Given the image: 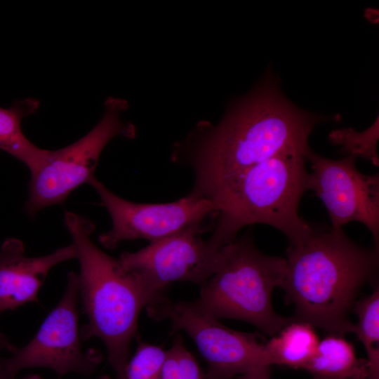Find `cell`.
Here are the masks:
<instances>
[{"mask_svg": "<svg viewBox=\"0 0 379 379\" xmlns=\"http://www.w3.org/2000/svg\"><path fill=\"white\" fill-rule=\"evenodd\" d=\"M0 348L13 353L18 347H15L2 333L0 332Z\"/></svg>", "mask_w": 379, "mask_h": 379, "instance_id": "cell-21", "label": "cell"}, {"mask_svg": "<svg viewBox=\"0 0 379 379\" xmlns=\"http://www.w3.org/2000/svg\"><path fill=\"white\" fill-rule=\"evenodd\" d=\"M206 228L209 227H194L149 242L138 251L124 252L119 260L156 300L175 281L201 286L219 270L223 261L222 248L202 239Z\"/></svg>", "mask_w": 379, "mask_h": 379, "instance_id": "cell-9", "label": "cell"}, {"mask_svg": "<svg viewBox=\"0 0 379 379\" xmlns=\"http://www.w3.org/2000/svg\"><path fill=\"white\" fill-rule=\"evenodd\" d=\"M137 348L133 356L114 377L104 375L100 379H159L166 351L135 336Z\"/></svg>", "mask_w": 379, "mask_h": 379, "instance_id": "cell-18", "label": "cell"}, {"mask_svg": "<svg viewBox=\"0 0 379 379\" xmlns=\"http://www.w3.org/2000/svg\"><path fill=\"white\" fill-rule=\"evenodd\" d=\"M0 379H15V378H11L5 377L0 375ZM22 379H42V378L38 375H29L23 378Z\"/></svg>", "mask_w": 379, "mask_h": 379, "instance_id": "cell-22", "label": "cell"}, {"mask_svg": "<svg viewBox=\"0 0 379 379\" xmlns=\"http://www.w3.org/2000/svg\"><path fill=\"white\" fill-rule=\"evenodd\" d=\"M307 150L279 154L244 171L217 191L208 199L215 221L208 241L222 248L237 238L243 227L254 224L277 229L290 245L310 237L316 229L298 214L307 190Z\"/></svg>", "mask_w": 379, "mask_h": 379, "instance_id": "cell-3", "label": "cell"}, {"mask_svg": "<svg viewBox=\"0 0 379 379\" xmlns=\"http://www.w3.org/2000/svg\"><path fill=\"white\" fill-rule=\"evenodd\" d=\"M353 312L357 317L354 333L364 345L369 366L368 379H379V289L357 300Z\"/></svg>", "mask_w": 379, "mask_h": 379, "instance_id": "cell-16", "label": "cell"}, {"mask_svg": "<svg viewBox=\"0 0 379 379\" xmlns=\"http://www.w3.org/2000/svg\"><path fill=\"white\" fill-rule=\"evenodd\" d=\"M281 288L294 305V320L328 333H354L350 315L362 288L375 283L379 248H365L343 229L315 231L303 241L289 245Z\"/></svg>", "mask_w": 379, "mask_h": 379, "instance_id": "cell-2", "label": "cell"}, {"mask_svg": "<svg viewBox=\"0 0 379 379\" xmlns=\"http://www.w3.org/2000/svg\"><path fill=\"white\" fill-rule=\"evenodd\" d=\"M88 184L96 191L100 204L111 217V230L99 236L100 244L108 249L116 248L126 240L147 239L152 242L203 226L206 217L214 213L209 201L191 192L172 202L140 204L119 197L95 177Z\"/></svg>", "mask_w": 379, "mask_h": 379, "instance_id": "cell-10", "label": "cell"}, {"mask_svg": "<svg viewBox=\"0 0 379 379\" xmlns=\"http://www.w3.org/2000/svg\"><path fill=\"white\" fill-rule=\"evenodd\" d=\"M127 102L108 98L103 117L97 125L75 142L57 150H48L40 166L30 173L25 211L34 217L40 210L62 204L70 193L95 177L101 152L117 136L133 138L135 128L124 122L120 113Z\"/></svg>", "mask_w": 379, "mask_h": 379, "instance_id": "cell-6", "label": "cell"}, {"mask_svg": "<svg viewBox=\"0 0 379 379\" xmlns=\"http://www.w3.org/2000/svg\"><path fill=\"white\" fill-rule=\"evenodd\" d=\"M74 245L39 257H27L22 241L6 239L0 246V313L37 302V293L56 265L76 258Z\"/></svg>", "mask_w": 379, "mask_h": 379, "instance_id": "cell-12", "label": "cell"}, {"mask_svg": "<svg viewBox=\"0 0 379 379\" xmlns=\"http://www.w3.org/2000/svg\"><path fill=\"white\" fill-rule=\"evenodd\" d=\"M312 379H368L366 359L356 355L354 345L344 335L328 333L320 340L313 357L303 368Z\"/></svg>", "mask_w": 379, "mask_h": 379, "instance_id": "cell-13", "label": "cell"}, {"mask_svg": "<svg viewBox=\"0 0 379 379\" xmlns=\"http://www.w3.org/2000/svg\"><path fill=\"white\" fill-rule=\"evenodd\" d=\"M270 377L271 366H261L239 375V379H270Z\"/></svg>", "mask_w": 379, "mask_h": 379, "instance_id": "cell-20", "label": "cell"}, {"mask_svg": "<svg viewBox=\"0 0 379 379\" xmlns=\"http://www.w3.org/2000/svg\"><path fill=\"white\" fill-rule=\"evenodd\" d=\"M311 164L307 190L314 192L328 213L332 229L350 222L364 225L379 248V175H365L356 166V158L331 159L310 147L305 154Z\"/></svg>", "mask_w": 379, "mask_h": 379, "instance_id": "cell-11", "label": "cell"}, {"mask_svg": "<svg viewBox=\"0 0 379 379\" xmlns=\"http://www.w3.org/2000/svg\"><path fill=\"white\" fill-rule=\"evenodd\" d=\"M222 251L220 268L201 286L193 302L212 317L244 321L275 335L292 319L277 314L272 301L273 291L282 286L286 259L259 251L251 232L225 246Z\"/></svg>", "mask_w": 379, "mask_h": 379, "instance_id": "cell-5", "label": "cell"}, {"mask_svg": "<svg viewBox=\"0 0 379 379\" xmlns=\"http://www.w3.org/2000/svg\"><path fill=\"white\" fill-rule=\"evenodd\" d=\"M78 274L69 272L64 295L46 317L33 338L8 358L0 357V375L15 378L21 370L43 367L62 375L74 372L91 375L102 361L97 350L83 352L78 330Z\"/></svg>", "mask_w": 379, "mask_h": 379, "instance_id": "cell-8", "label": "cell"}, {"mask_svg": "<svg viewBox=\"0 0 379 379\" xmlns=\"http://www.w3.org/2000/svg\"><path fill=\"white\" fill-rule=\"evenodd\" d=\"M159 379H204V374L197 361L187 349L178 333L166 357Z\"/></svg>", "mask_w": 379, "mask_h": 379, "instance_id": "cell-19", "label": "cell"}, {"mask_svg": "<svg viewBox=\"0 0 379 379\" xmlns=\"http://www.w3.org/2000/svg\"><path fill=\"white\" fill-rule=\"evenodd\" d=\"M328 140L335 145L341 147L347 156L361 157L373 166H379L378 142L379 140V120L377 117L373 124L363 131L352 128L333 130L328 135Z\"/></svg>", "mask_w": 379, "mask_h": 379, "instance_id": "cell-17", "label": "cell"}, {"mask_svg": "<svg viewBox=\"0 0 379 379\" xmlns=\"http://www.w3.org/2000/svg\"><path fill=\"white\" fill-rule=\"evenodd\" d=\"M64 222L79 260V295L88 321L80 333L83 340L96 337L107 349L114 372L130 359V345L137 334L141 310L156 299L140 279L91 239L95 225L89 219L66 212Z\"/></svg>", "mask_w": 379, "mask_h": 379, "instance_id": "cell-4", "label": "cell"}, {"mask_svg": "<svg viewBox=\"0 0 379 379\" xmlns=\"http://www.w3.org/2000/svg\"><path fill=\"white\" fill-rule=\"evenodd\" d=\"M149 317L168 321L173 331H183L207 364L204 379H233L261 366H272L258 333H245L224 326L192 302H173L161 296L147 307Z\"/></svg>", "mask_w": 379, "mask_h": 379, "instance_id": "cell-7", "label": "cell"}, {"mask_svg": "<svg viewBox=\"0 0 379 379\" xmlns=\"http://www.w3.org/2000/svg\"><path fill=\"white\" fill-rule=\"evenodd\" d=\"M39 106L38 100L29 98L18 100L9 108L0 107V149L22 162L30 173L40 166L47 149L38 147L26 138L21 123Z\"/></svg>", "mask_w": 379, "mask_h": 379, "instance_id": "cell-14", "label": "cell"}, {"mask_svg": "<svg viewBox=\"0 0 379 379\" xmlns=\"http://www.w3.org/2000/svg\"><path fill=\"white\" fill-rule=\"evenodd\" d=\"M303 111L288 100L271 75L237 100L217 124L201 122L175 145L176 164L194 174L192 194L208 199L244 171L279 154L307 150L316 125L338 121Z\"/></svg>", "mask_w": 379, "mask_h": 379, "instance_id": "cell-1", "label": "cell"}, {"mask_svg": "<svg viewBox=\"0 0 379 379\" xmlns=\"http://www.w3.org/2000/svg\"><path fill=\"white\" fill-rule=\"evenodd\" d=\"M319 341L314 326L292 318L265 346L272 365L303 369L316 353Z\"/></svg>", "mask_w": 379, "mask_h": 379, "instance_id": "cell-15", "label": "cell"}]
</instances>
